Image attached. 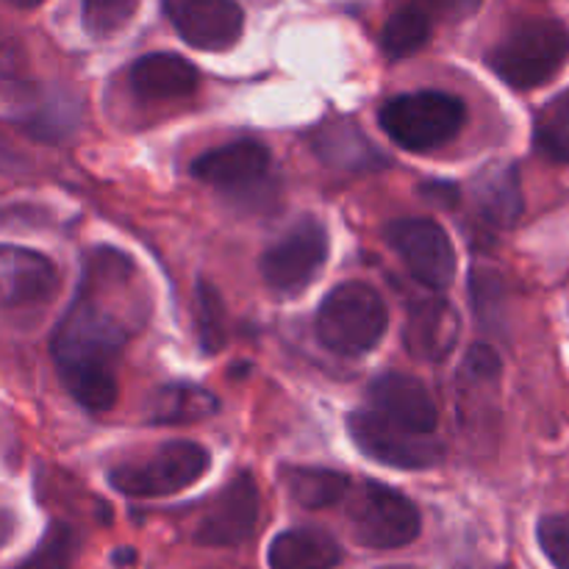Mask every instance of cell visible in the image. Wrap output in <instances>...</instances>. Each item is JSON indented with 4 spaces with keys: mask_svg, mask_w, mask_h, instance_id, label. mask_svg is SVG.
<instances>
[{
    "mask_svg": "<svg viewBox=\"0 0 569 569\" xmlns=\"http://www.w3.org/2000/svg\"><path fill=\"white\" fill-rule=\"evenodd\" d=\"M14 531H17V517L11 515L9 509H0V548H6V545L11 542Z\"/></svg>",
    "mask_w": 569,
    "mask_h": 569,
    "instance_id": "cell-30",
    "label": "cell"
},
{
    "mask_svg": "<svg viewBox=\"0 0 569 569\" xmlns=\"http://www.w3.org/2000/svg\"><path fill=\"white\" fill-rule=\"evenodd\" d=\"M194 326H198V342L206 353H217L226 345V309L214 287L200 283L194 295Z\"/></svg>",
    "mask_w": 569,
    "mask_h": 569,
    "instance_id": "cell-26",
    "label": "cell"
},
{
    "mask_svg": "<svg viewBox=\"0 0 569 569\" xmlns=\"http://www.w3.org/2000/svg\"><path fill=\"white\" fill-rule=\"evenodd\" d=\"M533 142L550 161L569 164V89L542 106L533 122Z\"/></svg>",
    "mask_w": 569,
    "mask_h": 569,
    "instance_id": "cell-22",
    "label": "cell"
},
{
    "mask_svg": "<svg viewBox=\"0 0 569 569\" xmlns=\"http://www.w3.org/2000/svg\"><path fill=\"white\" fill-rule=\"evenodd\" d=\"M20 170H22L20 156H17L14 148L0 137V172H20Z\"/></svg>",
    "mask_w": 569,
    "mask_h": 569,
    "instance_id": "cell-29",
    "label": "cell"
},
{
    "mask_svg": "<svg viewBox=\"0 0 569 569\" xmlns=\"http://www.w3.org/2000/svg\"><path fill=\"white\" fill-rule=\"evenodd\" d=\"M78 548L81 539L67 522H50L33 553L11 569H67L78 556Z\"/></svg>",
    "mask_w": 569,
    "mask_h": 569,
    "instance_id": "cell-24",
    "label": "cell"
},
{
    "mask_svg": "<svg viewBox=\"0 0 569 569\" xmlns=\"http://www.w3.org/2000/svg\"><path fill=\"white\" fill-rule=\"evenodd\" d=\"M3 3L14 6V9H33V6L44 3V0H3Z\"/></svg>",
    "mask_w": 569,
    "mask_h": 569,
    "instance_id": "cell-31",
    "label": "cell"
},
{
    "mask_svg": "<svg viewBox=\"0 0 569 569\" xmlns=\"http://www.w3.org/2000/svg\"><path fill=\"white\" fill-rule=\"evenodd\" d=\"M348 431L356 448L372 461L398 470H428L442 461L445 448L433 433H417L395 426L376 409H359L348 417Z\"/></svg>",
    "mask_w": 569,
    "mask_h": 569,
    "instance_id": "cell-7",
    "label": "cell"
},
{
    "mask_svg": "<svg viewBox=\"0 0 569 569\" xmlns=\"http://www.w3.org/2000/svg\"><path fill=\"white\" fill-rule=\"evenodd\" d=\"M569 59V26L553 17H528L515 22L487 61L495 76L515 89H537L548 83Z\"/></svg>",
    "mask_w": 569,
    "mask_h": 569,
    "instance_id": "cell-2",
    "label": "cell"
},
{
    "mask_svg": "<svg viewBox=\"0 0 569 569\" xmlns=\"http://www.w3.org/2000/svg\"><path fill=\"white\" fill-rule=\"evenodd\" d=\"M148 320V295L131 259L117 250L89 256L81 289L53 333V359L67 392L89 411L117 400V365Z\"/></svg>",
    "mask_w": 569,
    "mask_h": 569,
    "instance_id": "cell-1",
    "label": "cell"
},
{
    "mask_svg": "<svg viewBox=\"0 0 569 569\" xmlns=\"http://www.w3.org/2000/svg\"><path fill=\"white\" fill-rule=\"evenodd\" d=\"M459 311L442 298H428L411 306L403 328V342L409 353L420 361H442L453 353L459 342Z\"/></svg>",
    "mask_w": 569,
    "mask_h": 569,
    "instance_id": "cell-15",
    "label": "cell"
},
{
    "mask_svg": "<svg viewBox=\"0 0 569 569\" xmlns=\"http://www.w3.org/2000/svg\"><path fill=\"white\" fill-rule=\"evenodd\" d=\"M370 409L417 433H437L439 411L426 383L403 372H387L370 387Z\"/></svg>",
    "mask_w": 569,
    "mask_h": 569,
    "instance_id": "cell-14",
    "label": "cell"
},
{
    "mask_svg": "<svg viewBox=\"0 0 569 569\" xmlns=\"http://www.w3.org/2000/svg\"><path fill=\"white\" fill-rule=\"evenodd\" d=\"M431 39V17L420 6L395 11L381 31V44L389 59H409Z\"/></svg>",
    "mask_w": 569,
    "mask_h": 569,
    "instance_id": "cell-21",
    "label": "cell"
},
{
    "mask_svg": "<svg viewBox=\"0 0 569 569\" xmlns=\"http://www.w3.org/2000/svg\"><path fill=\"white\" fill-rule=\"evenodd\" d=\"M348 495V526L361 548L395 550L420 537V511L398 489L365 481L356 492L350 487Z\"/></svg>",
    "mask_w": 569,
    "mask_h": 569,
    "instance_id": "cell-6",
    "label": "cell"
},
{
    "mask_svg": "<svg viewBox=\"0 0 569 569\" xmlns=\"http://www.w3.org/2000/svg\"><path fill=\"white\" fill-rule=\"evenodd\" d=\"M539 548L556 569H569V515H550L539 520Z\"/></svg>",
    "mask_w": 569,
    "mask_h": 569,
    "instance_id": "cell-27",
    "label": "cell"
},
{
    "mask_svg": "<svg viewBox=\"0 0 569 569\" xmlns=\"http://www.w3.org/2000/svg\"><path fill=\"white\" fill-rule=\"evenodd\" d=\"M214 411H220V400L209 389L194 383H170L150 398L148 420L153 426H187L209 420Z\"/></svg>",
    "mask_w": 569,
    "mask_h": 569,
    "instance_id": "cell-19",
    "label": "cell"
},
{
    "mask_svg": "<svg viewBox=\"0 0 569 569\" xmlns=\"http://www.w3.org/2000/svg\"><path fill=\"white\" fill-rule=\"evenodd\" d=\"M387 326V303L365 281H345L333 287L317 311V337L339 356L370 353L383 339Z\"/></svg>",
    "mask_w": 569,
    "mask_h": 569,
    "instance_id": "cell-3",
    "label": "cell"
},
{
    "mask_svg": "<svg viewBox=\"0 0 569 569\" xmlns=\"http://www.w3.org/2000/svg\"><path fill=\"white\" fill-rule=\"evenodd\" d=\"M270 172V150L253 139L222 144L194 159L192 176L220 192L239 194L256 189Z\"/></svg>",
    "mask_w": 569,
    "mask_h": 569,
    "instance_id": "cell-13",
    "label": "cell"
},
{
    "mask_svg": "<svg viewBox=\"0 0 569 569\" xmlns=\"http://www.w3.org/2000/svg\"><path fill=\"white\" fill-rule=\"evenodd\" d=\"M420 3L445 20H467L481 9L483 0H420Z\"/></svg>",
    "mask_w": 569,
    "mask_h": 569,
    "instance_id": "cell-28",
    "label": "cell"
},
{
    "mask_svg": "<svg viewBox=\"0 0 569 569\" xmlns=\"http://www.w3.org/2000/svg\"><path fill=\"white\" fill-rule=\"evenodd\" d=\"M114 559H117V565H131V559H133V550H117L114 553Z\"/></svg>",
    "mask_w": 569,
    "mask_h": 569,
    "instance_id": "cell-32",
    "label": "cell"
},
{
    "mask_svg": "<svg viewBox=\"0 0 569 569\" xmlns=\"http://www.w3.org/2000/svg\"><path fill=\"white\" fill-rule=\"evenodd\" d=\"M328 233L317 220L306 217L289 228L276 244L261 253L259 272L272 292L292 298L300 295L326 267Z\"/></svg>",
    "mask_w": 569,
    "mask_h": 569,
    "instance_id": "cell-8",
    "label": "cell"
},
{
    "mask_svg": "<svg viewBox=\"0 0 569 569\" xmlns=\"http://www.w3.org/2000/svg\"><path fill=\"white\" fill-rule=\"evenodd\" d=\"M178 37L198 50H228L242 39L244 11L237 0H164Z\"/></svg>",
    "mask_w": 569,
    "mask_h": 569,
    "instance_id": "cell-10",
    "label": "cell"
},
{
    "mask_svg": "<svg viewBox=\"0 0 569 569\" xmlns=\"http://www.w3.org/2000/svg\"><path fill=\"white\" fill-rule=\"evenodd\" d=\"M267 561L270 569H333L342 561V548L320 528H292L272 539Z\"/></svg>",
    "mask_w": 569,
    "mask_h": 569,
    "instance_id": "cell-18",
    "label": "cell"
},
{
    "mask_svg": "<svg viewBox=\"0 0 569 569\" xmlns=\"http://www.w3.org/2000/svg\"><path fill=\"white\" fill-rule=\"evenodd\" d=\"M139 0H81L83 28L89 37L109 39L133 20Z\"/></svg>",
    "mask_w": 569,
    "mask_h": 569,
    "instance_id": "cell-25",
    "label": "cell"
},
{
    "mask_svg": "<svg viewBox=\"0 0 569 569\" xmlns=\"http://www.w3.org/2000/svg\"><path fill=\"white\" fill-rule=\"evenodd\" d=\"M37 98V83L26 72V56L17 42L0 44V109H26Z\"/></svg>",
    "mask_w": 569,
    "mask_h": 569,
    "instance_id": "cell-23",
    "label": "cell"
},
{
    "mask_svg": "<svg viewBox=\"0 0 569 569\" xmlns=\"http://www.w3.org/2000/svg\"><path fill=\"white\" fill-rule=\"evenodd\" d=\"M128 81L144 100H178L198 89V70L181 56L150 53L131 67Z\"/></svg>",
    "mask_w": 569,
    "mask_h": 569,
    "instance_id": "cell-16",
    "label": "cell"
},
{
    "mask_svg": "<svg viewBox=\"0 0 569 569\" xmlns=\"http://www.w3.org/2000/svg\"><path fill=\"white\" fill-rule=\"evenodd\" d=\"M387 239L422 287L442 292L456 278V250L448 231L426 217H406L387 228Z\"/></svg>",
    "mask_w": 569,
    "mask_h": 569,
    "instance_id": "cell-9",
    "label": "cell"
},
{
    "mask_svg": "<svg viewBox=\"0 0 569 569\" xmlns=\"http://www.w3.org/2000/svg\"><path fill=\"white\" fill-rule=\"evenodd\" d=\"M259 522V489L253 476L231 478L200 520L194 542L203 548H237L248 542Z\"/></svg>",
    "mask_w": 569,
    "mask_h": 569,
    "instance_id": "cell-11",
    "label": "cell"
},
{
    "mask_svg": "<svg viewBox=\"0 0 569 569\" xmlns=\"http://www.w3.org/2000/svg\"><path fill=\"white\" fill-rule=\"evenodd\" d=\"M472 203L478 214L495 228H511L522 214L520 172L515 164H492L472 181Z\"/></svg>",
    "mask_w": 569,
    "mask_h": 569,
    "instance_id": "cell-17",
    "label": "cell"
},
{
    "mask_svg": "<svg viewBox=\"0 0 569 569\" xmlns=\"http://www.w3.org/2000/svg\"><path fill=\"white\" fill-rule=\"evenodd\" d=\"M378 120L395 144L411 153H426L459 137L467 122V106L456 94L426 89L392 98Z\"/></svg>",
    "mask_w": 569,
    "mask_h": 569,
    "instance_id": "cell-4",
    "label": "cell"
},
{
    "mask_svg": "<svg viewBox=\"0 0 569 569\" xmlns=\"http://www.w3.org/2000/svg\"><path fill=\"white\" fill-rule=\"evenodd\" d=\"M59 289V272L48 256L20 244H0V306H42Z\"/></svg>",
    "mask_w": 569,
    "mask_h": 569,
    "instance_id": "cell-12",
    "label": "cell"
},
{
    "mask_svg": "<svg viewBox=\"0 0 569 569\" xmlns=\"http://www.w3.org/2000/svg\"><path fill=\"white\" fill-rule=\"evenodd\" d=\"M283 489L303 509H328L348 498L350 478L328 467H283Z\"/></svg>",
    "mask_w": 569,
    "mask_h": 569,
    "instance_id": "cell-20",
    "label": "cell"
},
{
    "mask_svg": "<svg viewBox=\"0 0 569 569\" xmlns=\"http://www.w3.org/2000/svg\"><path fill=\"white\" fill-rule=\"evenodd\" d=\"M381 569H417V567H406V565H395V567H381Z\"/></svg>",
    "mask_w": 569,
    "mask_h": 569,
    "instance_id": "cell-33",
    "label": "cell"
},
{
    "mask_svg": "<svg viewBox=\"0 0 569 569\" xmlns=\"http://www.w3.org/2000/svg\"><path fill=\"white\" fill-rule=\"evenodd\" d=\"M211 459L194 442H167L142 459L111 467V487L128 498H167L183 492L206 476Z\"/></svg>",
    "mask_w": 569,
    "mask_h": 569,
    "instance_id": "cell-5",
    "label": "cell"
}]
</instances>
